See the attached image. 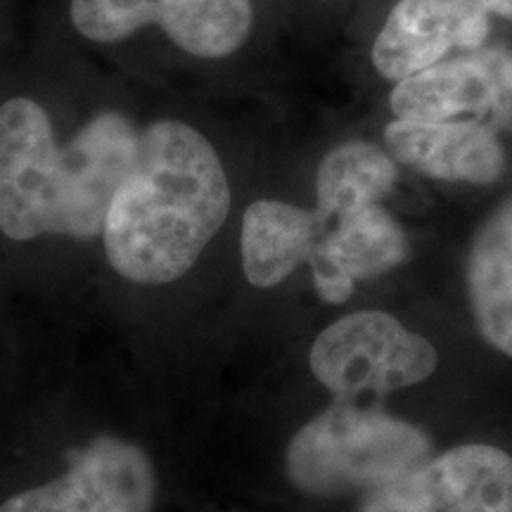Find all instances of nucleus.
I'll list each match as a JSON object with an SVG mask.
<instances>
[{"instance_id":"f257e3e1","label":"nucleus","mask_w":512,"mask_h":512,"mask_svg":"<svg viewBox=\"0 0 512 512\" xmlns=\"http://www.w3.org/2000/svg\"><path fill=\"white\" fill-rule=\"evenodd\" d=\"M228 211V178L209 140L183 121H155L140 133L131 171L107 209V261L131 283H174L197 264Z\"/></svg>"},{"instance_id":"f03ea898","label":"nucleus","mask_w":512,"mask_h":512,"mask_svg":"<svg viewBox=\"0 0 512 512\" xmlns=\"http://www.w3.org/2000/svg\"><path fill=\"white\" fill-rule=\"evenodd\" d=\"M138 140L140 133L126 117L102 112L62 147L38 102H3L0 230L5 238H98L112 197L136 159Z\"/></svg>"},{"instance_id":"7ed1b4c3","label":"nucleus","mask_w":512,"mask_h":512,"mask_svg":"<svg viewBox=\"0 0 512 512\" xmlns=\"http://www.w3.org/2000/svg\"><path fill=\"white\" fill-rule=\"evenodd\" d=\"M430 456L432 441L420 427L382 408L335 399L294 434L285 470L290 482L309 496H368Z\"/></svg>"},{"instance_id":"20e7f679","label":"nucleus","mask_w":512,"mask_h":512,"mask_svg":"<svg viewBox=\"0 0 512 512\" xmlns=\"http://www.w3.org/2000/svg\"><path fill=\"white\" fill-rule=\"evenodd\" d=\"M311 373L335 399L387 396L434 375L439 354L430 339L387 311H356L328 325L313 342Z\"/></svg>"},{"instance_id":"39448f33","label":"nucleus","mask_w":512,"mask_h":512,"mask_svg":"<svg viewBox=\"0 0 512 512\" xmlns=\"http://www.w3.org/2000/svg\"><path fill=\"white\" fill-rule=\"evenodd\" d=\"M358 512H512V456L460 444L363 496Z\"/></svg>"},{"instance_id":"423d86ee","label":"nucleus","mask_w":512,"mask_h":512,"mask_svg":"<svg viewBox=\"0 0 512 512\" xmlns=\"http://www.w3.org/2000/svg\"><path fill=\"white\" fill-rule=\"evenodd\" d=\"M155 496V465L143 448L98 437L62 477L8 498L0 512H152Z\"/></svg>"},{"instance_id":"0eeeda50","label":"nucleus","mask_w":512,"mask_h":512,"mask_svg":"<svg viewBox=\"0 0 512 512\" xmlns=\"http://www.w3.org/2000/svg\"><path fill=\"white\" fill-rule=\"evenodd\" d=\"M389 105L396 119H467L512 131V53L489 48L441 60L396 83Z\"/></svg>"},{"instance_id":"6e6552de","label":"nucleus","mask_w":512,"mask_h":512,"mask_svg":"<svg viewBox=\"0 0 512 512\" xmlns=\"http://www.w3.org/2000/svg\"><path fill=\"white\" fill-rule=\"evenodd\" d=\"M489 15L482 0H399L375 38V69L399 83L444 60L448 50H479Z\"/></svg>"},{"instance_id":"1a4fd4ad","label":"nucleus","mask_w":512,"mask_h":512,"mask_svg":"<svg viewBox=\"0 0 512 512\" xmlns=\"http://www.w3.org/2000/svg\"><path fill=\"white\" fill-rule=\"evenodd\" d=\"M325 228L309 266L318 297L328 304H344L358 280L394 271L408 256V240L392 214L380 204L339 216Z\"/></svg>"},{"instance_id":"9d476101","label":"nucleus","mask_w":512,"mask_h":512,"mask_svg":"<svg viewBox=\"0 0 512 512\" xmlns=\"http://www.w3.org/2000/svg\"><path fill=\"white\" fill-rule=\"evenodd\" d=\"M384 143L396 162L439 181L489 185L505 169L501 140L479 121L394 119Z\"/></svg>"},{"instance_id":"9b49d317","label":"nucleus","mask_w":512,"mask_h":512,"mask_svg":"<svg viewBox=\"0 0 512 512\" xmlns=\"http://www.w3.org/2000/svg\"><path fill=\"white\" fill-rule=\"evenodd\" d=\"M328 221L318 214L278 200L249 204L242 219V271L249 285L271 290L290 278L299 264H309Z\"/></svg>"},{"instance_id":"f8f14e48","label":"nucleus","mask_w":512,"mask_h":512,"mask_svg":"<svg viewBox=\"0 0 512 512\" xmlns=\"http://www.w3.org/2000/svg\"><path fill=\"white\" fill-rule=\"evenodd\" d=\"M465 285L479 335L512 358V197L477 228L467 252Z\"/></svg>"},{"instance_id":"ddd939ff","label":"nucleus","mask_w":512,"mask_h":512,"mask_svg":"<svg viewBox=\"0 0 512 512\" xmlns=\"http://www.w3.org/2000/svg\"><path fill=\"white\" fill-rule=\"evenodd\" d=\"M399 181L394 157L366 140H349L325 155L316 174L318 214L335 221L351 211L373 207Z\"/></svg>"},{"instance_id":"4468645a","label":"nucleus","mask_w":512,"mask_h":512,"mask_svg":"<svg viewBox=\"0 0 512 512\" xmlns=\"http://www.w3.org/2000/svg\"><path fill=\"white\" fill-rule=\"evenodd\" d=\"M252 19L249 0H166L159 27L185 53L214 60L245 43Z\"/></svg>"},{"instance_id":"2eb2a0df","label":"nucleus","mask_w":512,"mask_h":512,"mask_svg":"<svg viewBox=\"0 0 512 512\" xmlns=\"http://www.w3.org/2000/svg\"><path fill=\"white\" fill-rule=\"evenodd\" d=\"M166 0H72L69 15L81 36L117 43L138 29L159 24Z\"/></svg>"},{"instance_id":"dca6fc26","label":"nucleus","mask_w":512,"mask_h":512,"mask_svg":"<svg viewBox=\"0 0 512 512\" xmlns=\"http://www.w3.org/2000/svg\"><path fill=\"white\" fill-rule=\"evenodd\" d=\"M482 3L486 5V10L494 12V15L512 19V0H482Z\"/></svg>"}]
</instances>
